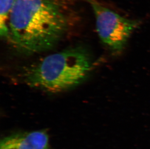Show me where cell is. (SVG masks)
I'll use <instances>...</instances> for the list:
<instances>
[{"mask_svg":"<svg viewBox=\"0 0 150 149\" xmlns=\"http://www.w3.org/2000/svg\"><path fill=\"white\" fill-rule=\"evenodd\" d=\"M65 13L54 0H15L9 20V37L25 53L51 49L67 30Z\"/></svg>","mask_w":150,"mask_h":149,"instance_id":"cell-1","label":"cell"},{"mask_svg":"<svg viewBox=\"0 0 150 149\" xmlns=\"http://www.w3.org/2000/svg\"><path fill=\"white\" fill-rule=\"evenodd\" d=\"M92 66L91 56L85 48H70L49 55L28 68L23 77L32 87L56 93L82 82Z\"/></svg>","mask_w":150,"mask_h":149,"instance_id":"cell-2","label":"cell"},{"mask_svg":"<svg viewBox=\"0 0 150 149\" xmlns=\"http://www.w3.org/2000/svg\"><path fill=\"white\" fill-rule=\"evenodd\" d=\"M86 1L93 10L97 31L102 42L113 51L122 50L136 28V22L120 16L98 0Z\"/></svg>","mask_w":150,"mask_h":149,"instance_id":"cell-3","label":"cell"},{"mask_svg":"<svg viewBox=\"0 0 150 149\" xmlns=\"http://www.w3.org/2000/svg\"><path fill=\"white\" fill-rule=\"evenodd\" d=\"M49 142L44 130L16 133L1 139L0 149H49Z\"/></svg>","mask_w":150,"mask_h":149,"instance_id":"cell-4","label":"cell"},{"mask_svg":"<svg viewBox=\"0 0 150 149\" xmlns=\"http://www.w3.org/2000/svg\"><path fill=\"white\" fill-rule=\"evenodd\" d=\"M15 0H0V33L1 37H9V20Z\"/></svg>","mask_w":150,"mask_h":149,"instance_id":"cell-5","label":"cell"}]
</instances>
